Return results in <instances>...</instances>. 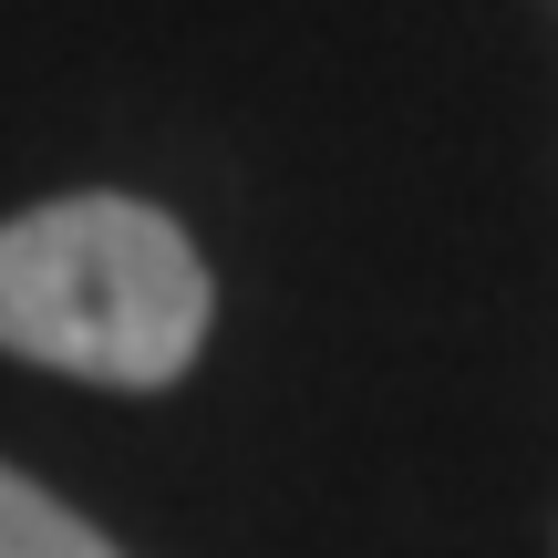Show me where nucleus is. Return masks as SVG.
<instances>
[{
	"label": "nucleus",
	"instance_id": "nucleus-2",
	"mask_svg": "<svg viewBox=\"0 0 558 558\" xmlns=\"http://www.w3.org/2000/svg\"><path fill=\"white\" fill-rule=\"evenodd\" d=\"M0 558H124V548L104 538V527H83L52 486L0 465Z\"/></svg>",
	"mask_w": 558,
	"mask_h": 558
},
{
	"label": "nucleus",
	"instance_id": "nucleus-1",
	"mask_svg": "<svg viewBox=\"0 0 558 558\" xmlns=\"http://www.w3.org/2000/svg\"><path fill=\"white\" fill-rule=\"evenodd\" d=\"M207 259L135 197H52L0 228V352L104 393H166L207 341Z\"/></svg>",
	"mask_w": 558,
	"mask_h": 558
}]
</instances>
